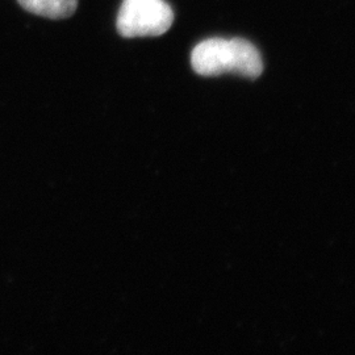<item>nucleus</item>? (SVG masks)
<instances>
[{
	"label": "nucleus",
	"mask_w": 355,
	"mask_h": 355,
	"mask_svg": "<svg viewBox=\"0 0 355 355\" xmlns=\"http://www.w3.org/2000/svg\"><path fill=\"white\" fill-rule=\"evenodd\" d=\"M174 23V12L165 0H124L116 20L120 36L157 37Z\"/></svg>",
	"instance_id": "2"
},
{
	"label": "nucleus",
	"mask_w": 355,
	"mask_h": 355,
	"mask_svg": "<svg viewBox=\"0 0 355 355\" xmlns=\"http://www.w3.org/2000/svg\"><path fill=\"white\" fill-rule=\"evenodd\" d=\"M28 11L48 19H66L76 12L78 0H17Z\"/></svg>",
	"instance_id": "3"
},
{
	"label": "nucleus",
	"mask_w": 355,
	"mask_h": 355,
	"mask_svg": "<svg viewBox=\"0 0 355 355\" xmlns=\"http://www.w3.org/2000/svg\"><path fill=\"white\" fill-rule=\"evenodd\" d=\"M195 73L217 76L227 73L255 79L263 71L262 57L252 42L242 38H209L195 46L191 54Z\"/></svg>",
	"instance_id": "1"
}]
</instances>
